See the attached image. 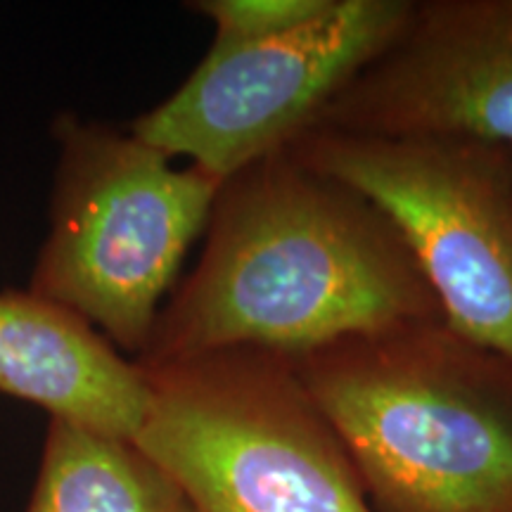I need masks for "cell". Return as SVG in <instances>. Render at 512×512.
Instances as JSON below:
<instances>
[{
  "label": "cell",
  "instance_id": "1",
  "mask_svg": "<svg viewBox=\"0 0 512 512\" xmlns=\"http://www.w3.org/2000/svg\"><path fill=\"white\" fill-rule=\"evenodd\" d=\"M200 261L162 306L143 366L223 349L299 356L444 323L392 221L290 152L221 183Z\"/></svg>",
  "mask_w": 512,
  "mask_h": 512
},
{
  "label": "cell",
  "instance_id": "2",
  "mask_svg": "<svg viewBox=\"0 0 512 512\" xmlns=\"http://www.w3.org/2000/svg\"><path fill=\"white\" fill-rule=\"evenodd\" d=\"M290 358L377 512H512V363L444 323Z\"/></svg>",
  "mask_w": 512,
  "mask_h": 512
},
{
  "label": "cell",
  "instance_id": "3",
  "mask_svg": "<svg viewBox=\"0 0 512 512\" xmlns=\"http://www.w3.org/2000/svg\"><path fill=\"white\" fill-rule=\"evenodd\" d=\"M138 366L152 399L133 441L195 512H377L287 356L223 349Z\"/></svg>",
  "mask_w": 512,
  "mask_h": 512
},
{
  "label": "cell",
  "instance_id": "4",
  "mask_svg": "<svg viewBox=\"0 0 512 512\" xmlns=\"http://www.w3.org/2000/svg\"><path fill=\"white\" fill-rule=\"evenodd\" d=\"M53 133L60 157L50 233L29 292L76 311L140 358L223 181L195 164L176 169L131 131L100 121L62 114Z\"/></svg>",
  "mask_w": 512,
  "mask_h": 512
},
{
  "label": "cell",
  "instance_id": "5",
  "mask_svg": "<svg viewBox=\"0 0 512 512\" xmlns=\"http://www.w3.org/2000/svg\"><path fill=\"white\" fill-rule=\"evenodd\" d=\"M287 152L373 202L425 273L446 328L512 363V152L332 128H311Z\"/></svg>",
  "mask_w": 512,
  "mask_h": 512
},
{
  "label": "cell",
  "instance_id": "6",
  "mask_svg": "<svg viewBox=\"0 0 512 512\" xmlns=\"http://www.w3.org/2000/svg\"><path fill=\"white\" fill-rule=\"evenodd\" d=\"M411 12L413 0H332L290 34L214 38L178 91L128 131L226 181L311 131L339 91L392 46Z\"/></svg>",
  "mask_w": 512,
  "mask_h": 512
},
{
  "label": "cell",
  "instance_id": "7",
  "mask_svg": "<svg viewBox=\"0 0 512 512\" xmlns=\"http://www.w3.org/2000/svg\"><path fill=\"white\" fill-rule=\"evenodd\" d=\"M313 128L467 138L512 152V0H425Z\"/></svg>",
  "mask_w": 512,
  "mask_h": 512
},
{
  "label": "cell",
  "instance_id": "8",
  "mask_svg": "<svg viewBox=\"0 0 512 512\" xmlns=\"http://www.w3.org/2000/svg\"><path fill=\"white\" fill-rule=\"evenodd\" d=\"M0 392L107 437L136 439L150 382L93 323L34 292H0Z\"/></svg>",
  "mask_w": 512,
  "mask_h": 512
},
{
  "label": "cell",
  "instance_id": "9",
  "mask_svg": "<svg viewBox=\"0 0 512 512\" xmlns=\"http://www.w3.org/2000/svg\"><path fill=\"white\" fill-rule=\"evenodd\" d=\"M27 512H195L133 439L50 420Z\"/></svg>",
  "mask_w": 512,
  "mask_h": 512
},
{
  "label": "cell",
  "instance_id": "10",
  "mask_svg": "<svg viewBox=\"0 0 512 512\" xmlns=\"http://www.w3.org/2000/svg\"><path fill=\"white\" fill-rule=\"evenodd\" d=\"M332 0H195L188 8L204 15L223 41H264L313 22Z\"/></svg>",
  "mask_w": 512,
  "mask_h": 512
}]
</instances>
